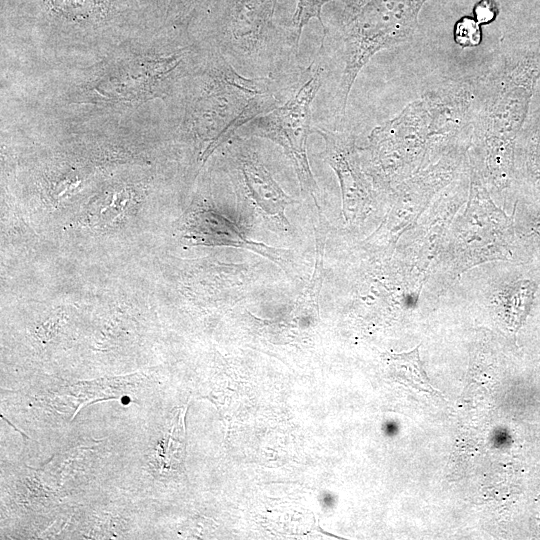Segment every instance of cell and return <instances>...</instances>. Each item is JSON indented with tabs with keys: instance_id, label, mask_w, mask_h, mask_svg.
I'll return each instance as SVG.
<instances>
[{
	"instance_id": "6da1fadb",
	"label": "cell",
	"mask_w": 540,
	"mask_h": 540,
	"mask_svg": "<svg viewBox=\"0 0 540 540\" xmlns=\"http://www.w3.org/2000/svg\"><path fill=\"white\" fill-rule=\"evenodd\" d=\"M540 81V40L504 38L470 78L472 162L498 188L513 179L515 146Z\"/></svg>"
},
{
	"instance_id": "7a4b0ae2",
	"label": "cell",
	"mask_w": 540,
	"mask_h": 540,
	"mask_svg": "<svg viewBox=\"0 0 540 540\" xmlns=\"http://www.w3.org/2000/svg\"><path fill=\"white\" fill-rule=\"evenodd\" d=\"M428 0H356L342 30L343 70L336 90V112L344 118L348 98L363 67L379 51L411 41Z\"/></svg>"
},
{
	"instance_id": "3957f363",
	"label": "cell",
	"mask_w": 540,
	"mask_h": 540,
	"mask_svg": "<svg viewBox=\"0 0 540 540\" xmlns=\"http://www.w3.org/2000/svg\"><path fill=\"white\" fill-rule=\"evenodd\" d=\"M210 68L209 85L192 118V126L205 130L210 139L204 161L239 127L277 107L269 79L244 77L223 59Z\"/></svg>"
},
{
	"instance_id": "277c9868",
	"label": "cell",
	"mask_w": 540,
	"mask_h": 540,
	"mask_svg": "<svg viewBox=\"0 0 540 540\" xmlns=\"http://www.w3.org/2000/svg\"><path fill=\"white\" fill-rule=\"evenodd\" d=\"M471 166L468 201L449 232L450 259L458 274L510 254L511 218L493 203L482 174Z\"/></svg>"
},
{
	"instance_id": "5b68a950",
	"label": "cell",
	"mask_w": 540,
	"mask_h": 540,
	"mask_svg": "<svg viewBox=\"0 0 540 540\" xmlns=\"http://www.w3.org/2000/svg\"><path fill=\"white\" fill-rule=\"evenodd\" d=\"M369 149L384 173L401 182L434 163L425 99L421 96L411 101L395 117L374 128Z\"/></svg>"
},
{
	"instance_id": "8992f818",
	"label": "cell",
	"mask_w": 540,
	"mask_h": 540,
	"mask_svg": "<svg viewBox=\"0 0 540 540\" xmlns=\"http://www.w3.org/2000/svg\"><path fill=\"white\" fill-rule=\"evenodd\" d=\"M321 86V71L313 70L310 77L283 105L252 120L257 135L280 145L291 159L303 188L316 199L317 184L307 156L308 137L313 128L312 104Z\"/></svg>"
},
{
	"instance_id": "52a82bcc",
	"label": "cell",
	"mask_w": 540,
	"mask_h": 540,
	"mask_svg": "<svg viewBox=\"0 0 540 540\" xmlns=\"http://www.w3.org/2000/svg\"><path fill=\"white\" fill-rule=\"evenodd\" d=\"M325 142L326 160L336 172L343 197L344 209L368 197L367 183L359 169L352 139L343 133L313 128Z\"/></svg>"
},
{
	"instance_id": "ba28073f",
	"label": "cell",
	"mask_w": 540,
	"mask_h": 540,
	"mask_svg": "<svg viewBox=\"0 0 540 540\" xmlns=\"http://www.w3.org/2000/svg\"><path fill=\"white\" fill-rule=\"evenodd\" d=\"M240 170L244 186L255 203L286 223L285 208L294 200L281 189L265 166L253 156L246 155L241 160Z\"/></svg>"
},
{
	"instance_id": "9c48e42d",
	"label": "cell",
	"mask_w": 540,
	"mask_h": 540,
	"mask_svg": "<svg viewBox=\"0 0 540 540\" xmlns=\"http://www.w3.org/2000/svg\"><path fill=\"white\" fill-rule=\"evenodd\" d=\"M190 238L197 244L233 245L248 247L252 243L245 240L238 230L222 216L212 211H204L195 215L189 226Z\"/></svg>"
},
{
	"instance_id": "30bf717a",
	"label": "cell",
	"mask_w": 540,
	"mask_h": 540,
	"mask_svg": "<svg viewBox=\"0 0 540 540\" xmlns=\"http://www.w3.org/2000/svg\"><path fill=\"white\" fill-rule=\"evenodd\" d=\"M385 359L391 366L393 377L398 381L414 390L441 398L440 392L432 386L424 370L419 356V346L410 352L387 354Z\"/></svg>"
},
{
	"instance_id": "8fae6325",
	"label": "cell",
	"mask_w": 540,
	"mask_h": 540,
	"mask_svg": "<svg viewBox=\"0 0 540 540\" xmlns=\"http://www.w3.org/2000/svg\"><path fill=\"white\" fill-rule=\"evenodd\" d=\"M49 9L58 17L70 22L93 19L102 10L103 0H45Z\"/></svg>"
},
{
	"instance_id": "7c38bea8",
	"label": "cell",
	"mask_w": 540,
	"mask_h": 540,
	"mask_svg": "<svg viewBox=\"0 0 540 540\" xmlns=\"http://www.w3.org/2000/svg\"><path fill=\"white\" fill-rule=\"evenodd\" d=\"M535 291V285L530 281H519L505 290L502 304L513 322L519 323L526 315Z\"/></svg>"
},
{
	"instance_id": "4fadbf2b",
	"label": "cell",
	"mask_w": 540,
	"mask_h": 540,
	"mask_svg": "<svg viewBox=\"0 0 540 540\" xmlns=\"http://www.w3.org/2000/svg\"><path fill=\"white\" fill-rule=\"evenodd\" d=\"M332 0H297V9L293 17L297 27V45L299 43L303 27L310 19L316 18L326 31L325 25L321 18L322 6Z\"/></svg>"
},
{
	"instance_id": "5bb4252c",
	"label": "cell",
	"mask_w": 540,
	"mask_h": 540,
	"mask_svg": "<svg viewBox=\"0 0 540 540\" xmlns=\"http://www.w3.org/2000/svg\"><path fill=\"white\" fill-rule=\"evenodd\" d=\"M481 38V25L476 19L465 16L456 22L454 40L461 47L477 46L480 44Z\"/></svg>"
},
{
	"instance_id": "9a60e30c",
	"label": "cell",
	"mask_w": 540,
	"mask_h": 540,
	"mask_svg": "<svg viewBox=\"0 0 540 540\" xmlns=\"http://www.w3.org/2000/svg\"><path fill=\"white\" fill-rule=\"evenodd\" d=\"M498 13L495 0H480L474 7L475 19L480 25L492 22Z\"/></svg>"
}]
</instances>
